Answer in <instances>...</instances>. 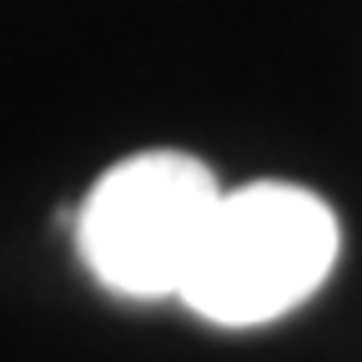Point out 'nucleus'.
Segmentation results:
<instances>
[{
  "mask_svg": "<svg viewBox=\"0 0 362 362\" xmlns=\"http://www.w3.org/2000/svg\"><path fill=\"white\" fill-rule=\"evenodd\" d=\"M342 252L337 211L292 181H247L226 192L181 302L216 327L287 317L327 282Z\"/></svg>",
  "mask_w": 362,
  "mask_h": 362,
  "instance_id": "obj_1",
  "label": "nucleus"
},
{
  "mask_svg": "<svg viewBox=\"0 0 362 362\" xmlns=\"http://www.w3.org/2000/svg\"><path fill=\"white\" fill-rule=\"evenodd\" d=\"M221 197L216 171L187 151L126 156L76 206V252L116 297H181Z\"/></svg>",
  "mask_w": 362,
  "mask_h": 362,
  "instance_id": "obj_2",
  "label": "nucleus"
}]
</instances>
